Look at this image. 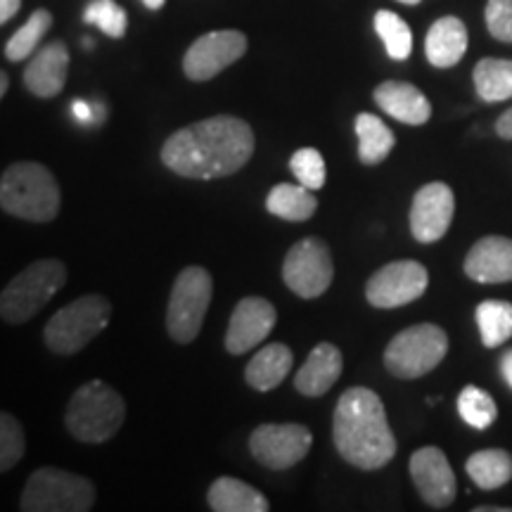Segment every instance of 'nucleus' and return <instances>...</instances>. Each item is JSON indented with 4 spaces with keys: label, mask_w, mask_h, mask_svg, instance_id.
<instances>
[{
    "label": "nucleus",
    "mask_w": 512,
    "mask_h": 512,
    "mask_svg": "<svg viewBox=\"0 0 512 512\" xmlns=\"http://www.w3.org/2000/svg\"><path fill=\"white\" fill-rule=\"evenodd\" d=\"M254 131L245 119L219 114L181 128L162 145L166 169L192 181L238 174L254 155Z\"/></svg>",
    "instance_id": "f257e3e1"
},
{
    "label": "nucleus",
    "mask_w": 512,
    "mask_h": 512,
    "mask_svg": "<svg viewBox=\"0 0 512 512\" xmlns=\"http://www.w3.org/2000/svg\"><path fill=\"white\" fill-rule=\"evenodd\" d=\"M337 453L358 470H380L396 456V439L384 403L373 389L351 387L339 396L332 415Z\"/></svg>",
    "instance_id": "f03ea898"
},
{
    "label": "nucleus",
    "mask_w": 512,
    "mask_h": 512,
    "mask_svg": "<svg viewBox=\"0 0 512 512\" xmlns=\"http://www.w3.org/2000/svg\"><path fill=\"white\" fill-rule=\"evenodd\" d=\"M62 192L53 171L38 162L10 164L0 178V207L31 223H50L60 214Z\"/></svg>",
    "instance_id": "7ed1b4c3"
},
{
    "label": "nucleus",
    "mask_w": 512,
    "mask_h": 512,
    "mask_svg": "<svg viewBox=\"0 0 512 512\" xmlns=\"http://www.w3.org/2000/svg\"><path fill=\"white\" fill-rule=\"evenodd\" d=\"M124 420V396L102 380L81 384L64 415L67 432L83 444H105L121 430Z\"/></svg>",
    "instance_id": "20e7f679"
},
{
    "label": "nucleus",
    "mask_w": 512,
    "mask_h": 512,
    "mask_svg": "<svg viewBox=\"0 0 512 512\" xmlns=\"http://www.w3.org/2000/svg\"><path fill=\"white\" fill-rule=\"evenodd\" d=\"M67 283V266L60 259H41L17 273L0 294V318L8 325H22L41 313Z\"/></svg>",
    "instance_id": "39448f33"
},
{
    "label": "nucleus",
    "mask_w": 512,
    "mask_h": 512,
    "mask_svg": "<svg viewBox=\"0 0 512 512\" xmlns=\"http://www.w3.org/2000/svg\"><path fill=\"white\" fill-rule=\"evenodd\" d=\"M110 318L112 304L102 294H86L48 320L43 342L55 354L74 356L110 325Z\"/></svg>",
    "instance_id": "423d86ee"
},
{
    "label": "nucleus",
    "mask_w": 512,
    "mask_h": 512,
    "mask_svg": "<svg viewBox=\"0 0 512 512\" xmlns=\"http://www.w3.org/2000/svg\"><path fill=\"white\" fill-rule=\"evenodd\" d=\"M93 503L91 479L57 467H41L27 479L19 508L24 512H88Z\"/></svg>",
    "instance_id": "0eeeda50"
},
{
    "label": "nucleus",
    "mask_w": 512,
    "mask_h": 512,
    "mask_svg": "<svg viewBox=\"0 0 512 512\" xmlns=\"http://www.w3.org/2000/svg\"><path fill=\"white\" fill-rule=\"evenodd\" d=\"M211 297H214V280L207 268L188 266L178 273L166 306V330L174 342L190 344L200 335Z\"/></svg>",
    "instance_id": "6e6552de"
},
{
    "label": "nucleus",
    "mask_w": 512,
    "mask_h": 512,
    "mask_svg": "<svg viewBox=\"0 0 512 512\" xmlns=\"http://www.w3.org/2000/svg\"><path fill=\"white\" fill-rule=\"evenodd\" d=\"M448 335L439 325L420 323L401 330L384 349V368L399 380H418L446 358Z\"/></svg>",
    "instance_id": "1a4fd4ad"
},
{
    "label": "nucleus",
    "mask_w": 512,
    "mask_h": 512,
    "mask_svg": "<svg viewBox=\"0 0 512 512\" xmlns=\"http://www.w3.org/2000/svg\"><path fill=\"white\" fill-rule=\"evenodd\" d=\"M335 278V264L328 242L320 238H304L294 242L283 261V280L302 299H318L328 292Z\"/></svg>",
    "instance_id": "9d476101"
},
{
    "label": "nucleus",
    "mask_w": 512,
    "mask_h": 512,
    "mask_svg": "<svg viewBox=\"0 0 512 512\" xmlns=\"http://www.w3.org/2000/svg\"><path fill=\"white\" fill-rule=\"evenodd\" d=\"M313 437L299 422H266L249 437V451L268 470H290L309 456Z\"/></svg>",
    "instance_id": "9b49d317"
},
{
    "label": "nucleus",
    "mask_w": 512,
    "mask_h": 512,
    "mask_svg": "<svg viewBox=\"0 0 512 512\" xmlns=\"http://www.w3.org/2000/svg\"><path fill=\"white\" fill-rule=\"evenodd\" d=\"M427 285H430V273L420 261H392L370 275L366 299L375 309H399L420 299Z\"/></svg>",
    "instance_id": "f8f14e48"
},
{
    "label": "nucleus",
    "mask_w": 512,
    "mask_h": 512,
    "mask_svg": "<svg viewBox=\"0 0 512 512\" xmlns=\"http://www.w3.org/2000/svg\"><path fill=\"white\" fill-rule=\"evenodd\" d=\"M247 53V36L238 29L209 31L197 38L183 57V72L190 81H209Z\"/></svg>",
    "instance_id": "ddd939ff"
},
{
    "label": "nucleus",
    "mask_w": 512,
    "mask_h": 512,
    "mask_svg": "<svg viewBox=\"0 0 512 512\" xmlns=\"http://www.w3.org/2000/svg\"><path fill=\"white\" fill-rule=\"evenodd\" d=\"M411 477L422 501L434 510H444L456 501L458 482L446 453L437 446H422L411 456Z\"/></svg>",
    "instance_id": "4468645a"
},
{
    "label": "nucleus",
    "mask_w": 512,
    "mask_h": 512,
    "mask_svg": "<svg viewBox=\"0 0 512 512\" xmlns=\"http://www.w3.org/2000/svg\"><path fill=\"white\" fill-rule=\"evenodd\" d=\"M453 211H456V197L446 183H427L415 192L411 204V233L413 238L430 245L444 238L451 228Z\"/></svg>",
    "instance_id": "2eb2a0df"
},
{
    "label": "nucleus",
    "mask_w": 512,
    "mask_h": 512,
    "mask_svg": "<svg viewBox=\"0 0 512 512\" xmlns=\"http://www.w3.org/2000/svg\"><path fill=\"white\" fill-rule=\"evenodd\" d=\"M278 323V311L264 297H245L235 306L226 332V351L242 356L259 347Z\"/></svg>",
    "instance_id": "dca6fc26"
},
{
    "label": "nucleus",
    "mask_w": 512,
    "mask_h": 512,
    "mask_svg": "<svg viewBox=\"0 0 512 512\" xmlns=\"http://www.w3.org/2000/svg\"><path fill=\"white\" fill-rule=\"evenodd\" d=\"M463 268L475 283H512V240L503 235H486L467 252Z\"/></svg>",
    "instance_id": "f3484780"
},
{
    "label": "nucleus",
    "mask_w": 512,
    "mask_h": 512,
    "mask_svg": "<svg viewBox=\"0 0 512 512\" xmlns=\"http://www.w3.org/2000/svg\"><path fill=\"white\" fill-rule=\"evenodd\" d=\"M69 72V50L62 41L48 43L31 57L24 69V86L36 98H55L62 93Z\"/></svg>",
    "instance_id": "a211bd4d"
},
{
    "label": "nucleus",
    "mask_w": 512,
    "mask_h": 512,
    "mask_svg": "<svg viewBox=\"0 0 512 512\" xmlns=\"http://www.w3.org/2000/svg\"><path fill=\"white\" fill-rule=\"evenodd\" d=\"M373 98L389 117L408 126H422L432 117V105L418 86L408 81H382Z\"/></svg>",
    "instance_id": "6ab92c4d"
},
{
    "label": "nucleus",
    "mask_w": 512,
    "mask_h": 512,
    "mask_svg": "<svg viewBox=\"0 0 512 512\" xmlns=\"http://www.w3.org/2000/svg\"><path fill=\"white\" fill-rule=\"evenodd\" d=\"M344 370V358L335 344L320 342L318 347H313L309 358L304 361V366L294 375V389L299 394L316 396L328 394L335 387Z\"/></svg>",
    "instance_id": "aec40b11"
},
{
    "label": "nucleus",
    "mask_w": 512,
    "mask_h": 512,
    "mask_svg": "<svg viewBox=\"0 0 512 512\" xmlns=\"http://www.w3.org/2000/svg\"><path fill=\"white\" fill-rule=\"evenodd\" d=\"M467 27L463 19L448 15L441 17L432 24L425 36V57L432 67L437 69H451L463 60L467 53Z\"/></svg>",
    "instance_id": "412c9836"
},
{
    "label": "nucleus",
    "mask_w": 512,
    "mask_h": 512,
    "mask_svg": "<svg viewBox=\"0 0 512 512\" xmlns=\"http://www.w3.org/2000/svg\"><path fill=\"white\" fill-rule=\"evenodd\" d=\"M294 363L292 349L283 342L266 344L252 356V361L245 368V382L256 392H271L280 387L285 377L290 375Z\"/></svg>",
    "instance_id": "4be33fe9"
},
{
    "label": "nucleus",
    "mask_w": 512,
    "mask_h": 512,
    "mask_svg": "<svg viewBox=\"0 0 512 512\" xmlns=\"http://www.w3.org/2000/svg\"><path fill=\"white\" fill-rule=\"evenodd\" d=\"M207 503L214 512H268V498L252 484L235 477H219L209 486Z\"/></svg>",
    "instance_id": "5701e85b"
},
{
    "label": "nucleus",
    "mask_w": 512,
    "mask_h": 512,
    "mask_svg": "<svg viewBox=\"0 0 512 512\" xmlns=\"http://www.w3.org/2000/svg\"><path fill=\"white\" fill-rule=\"evenodd\" d=\"M266 209L268 214H273L275 219L283 221H309L318 211V200L313 195V190L306 185H294V183H278L268 192L266 197Z\"/></svg>",
    "instance_id": "b1692460"
},
{
    "label": "nucleus",
    "mask_w": 512,
    "mask_h": 512,
    "mask_svg": "<svg viewBox=\"0 0 512 512\" xmlns=\"http://www.w3.org/2000/svg\"><path fill=\"white\" fill-rule=\"evenodd\" d=\"M356 136H358V159L361 164L375 166L392 155L396 138L394 131L380 117L363 112L356 117Z\"/></svg>",
    "instance_id": "393cba45"
},
{
    "label": "nucleus",
    "mask_w": 512,
    "mask_h": 512,
    "mask_svg": "<svg viewBox=\"0 0 512 512\" xmlns=\"http://www.w3.org/2000/svg\"><path fill=\"white\" fill-rule=\"evenodd\" d=\"M465 470L479 489H501L512 479V456L503 448H486V451H477L467 458Z\"/></svg>",
    "instance_id": "a878e982"
},
{
    "label": "nucleus",
    "mask_w": 512,
    "mask_h": 512,
    "mask_svg": "<svg viewBox=\"0 0 512 512\" xmlns=\"http://www.w3.org/2000/svg\"><path fill=\"white\" fill-rule=\"evenodd\" d=\"M475 91L484 102H505L512 98V60L501 57H484L475 64L472 72Z\"/></svg>",
    "instance_id": "bb28decb"
},
{
    "label": "nucleus",
    "mask_w": 512,
    "mask_h": 512,
    "mask_svg": "<svg viewBox=\"0 0 512 512\" xmlns=\"http://www.w3.org/2000/svg\"><path fill=\"white\" fill-rule=\"evenodd\" d=\"M477 328L486 349H498L512 337V304L489 299L477 306Z\"/></svg>",
    "instance_id": "cd10ccee"
},
{
    "label": "nucleus",
    "mask_w": 512,
    "mask_h": 512,
    "mask_svg": "<svg viewBox=\"0 0 512 512\" xmlns=\"http://www.w3.org/2000/svg\"><path fill=\"white\" fill-rule=\"evenodd\" d=\"M50 27H53V15H50L46 8H38L34 15L10 36V41L5 43V57H8L10 62L29 60V55H34V50L38 48V43L43 41V36L48 34Z\"/></svg>",
    "instance_id": "c85d7f7f"
},
{
    "label": "nucleus",
    "mask_w": 512,
    "mask_h": 512,
    "mask_svg": "<svg viewBox=\"0 0 512 512\" xmlns=\"http://www.w3.org/2000/svg\"><path fill=\"white\" fill-rule=\"evenodd\" d=\"M375 31L382 38L384 50L396 62L408 60L413 53V31L406 24V19L396 15L392 10L375 12Z\"/></svg>",
    "instance_id": "c756f323"
},
{
    "label": "nucleus",
    "mask_w": 512,
    "mask_h": 512,
    "mask_svg": "<svg viewBox=\"0 0 512 512\" xmlns=\"http://www.w3.org/2000/svg\"><path fill=\"white\" fill-rule=\"evenodd\" d=\"M458 413L470 427L486 430V427H491L496 422L498 406L491 399V394H486L484 389L475 387V384H467L458 396Z\"/></svg>",
    "instance_id": "7c9ffc66"
},
{
    "label": "nucleus",
    "mask_w": 512,
    "mask_h": 512,
    "mask_svg": "<svg viewBox=\"0 0 512 512\" xmlns=\"http://www.w3.org/2000/svg\"><path fill=\"white\" fill-rule=\"evenodd\" d=\"M83 22L93 24L110 38H124L128 29L126 10L114 0H91L86 12H83Z\"/></svg>",
    "instance_id": "2f4dec72"
},
{
    "label": "nucleus",
    "mask_w": 512,
    "mask_h": 512,
    "mask_svg": "<svg viewBox=\"0 0 512 512\" xmlns=\"http://www.w3.org/2000/svg\"><path fill=\"white\" fill-rule=\"evenodd\" d=\"M27 453V437L15 415L0 413V470L8 472Z\"/></svg>",
    "instance_id": "473e14b6"
},
{
    "label": "nucleus",
    "mask_w": 512,
    "mask_h": 512,
    "mask_svg": "<svg viewBox=\"0 0 512 512\" xmlns=\"http://www.w3.org/2000/svg\"><path fill=\"white\" fill-rule=\"evenodd\" d=\"M290 169L299 183L309 190H320L325 185V159L313 147H302L290 159Z\"/></svg>",
    "instance_id": "72a5a7b5"
},
{
    "label": "nucleus",
    "mask_w": 512,
    "mask_h": 512,
    "mask_svg": "<svg viewBox=\"0 0 512 512\" xmlns=\"http://www.w3.org/2000/svg\"><path fill=\"white\" fill-rule=\"evenodd\" d=\"M486 29L501 43H512V0H489L484 10Z\"/></svg>",
    "instance_id": "f704fd0d"
},
{
    "label": "nucleus",
    "mask_w": 512,
    "mask_h": 512,
    "mask_svg": "<svg viewBox=\"0 0 512 512\" xmlns=\"http://www.w3.org/2000/svg\"><path fill=\"white\" fill-rule=\"evenodd\" d=\"M496 133L501 136L503 140H512V107L510 110H505L501 117L496 121Z\"/></svg>",
    "instance_id": "c9c22d12"
},
{
    "label": "nucleus",
    "mask_w": 512,
    "mask_h": 512,
    "mask_svg": "<svg viewBox=\"0 0 512 512\" xmlns=\"http://www.w3.org/2000/svg\"><path fill=\"white\" fill-rule=\"evenodd\" d=\"M22 8V0H0V22L8 24Z\"/></svg>",
    "instance_id": "e433bc0d"
},
{
    "label": "nucleus",
    "mask_w": 512,
    "mask_h": 512,
    "mask_svg": "<svg viewBox=\"0 0 512 512\" xmlns=\"http://www.w3.org/2000/svg\"><path fill=\"white\" fill-rule=\"evenodd\" d=\"M72 112H74V117L79 119V121H91V105H86V102L83 100H74V105H72Z\"/></svg>",
    "instance_id": "4c0bfd02"
},
{
    "label": "nucleus",
    "mask_w": 512,
    "mask_h": 512,
    "mask_svg": "<svg viewBox=\"0 0 512 512\" xmlns=\"http://www.w3.org/2000/svg\"><path fill=\"white\" fill-rule=\"evenodd\" d=\"M501 373H503V380L510 384L512 389V349H508L501 358Z\"/></svg>",
    "instance_id": "58836bf2"
},
{
    "label": "nucleus",
    "mask_w": 512,
    "mask_h": 512,
    "mask_svg": "<svg viewBox=\"0 0 512 512\" xmlns=\"http://www.w3.org/2000/svg\"><path fill=\"white\" fill-rule=\"evenodd\" d=\"M143 3H145L150 10H162L166 0H143Z\"/></svg>",
    "instance_id": "ea45409f"
},
{
    "label": "nucleus",
    "mask_w": 512,
    "mask_h": 512,
    "mask_svg": "<svg viewBox=\"0 0 512 512\" xmlns=\"http://www.w3.org/2000/svg\"><path fill=\"white\" fill-rule=\"evenodd\" d=\"M8 93V74H0V95Z\"/></svg>",
    "instance_id": "a19ab883"
},
{
    "label": "nucleus",
    "mask_w": 512,
    "mask_h": 512,
    "mask_svg": "<svg viewBox=\"0 0 512 512\" xmlns=\"http://www.w3.org/2000/svg\"><path fill=\"white\" fill-rule=\"evenodd\" d=\"M475 512H512V508H477Z\"/></svg>",
    "instance_id": "79ce46f5"
},
{
    "label": "nucleus",
    "mask_w": 512,
    "mask_h": 512,
    "mask_svg": "<svg viewBox=\"0 0 512 512\" xmlns=\"http://www.w3.org/2000/svg\"><path fill=\"white\" fill-rule=\"evenodd\" d=\"M399 3H403V5H420L422 0H399Z\"/></svg>",
    "instance_id": "37998d69"
}]
</instances>
